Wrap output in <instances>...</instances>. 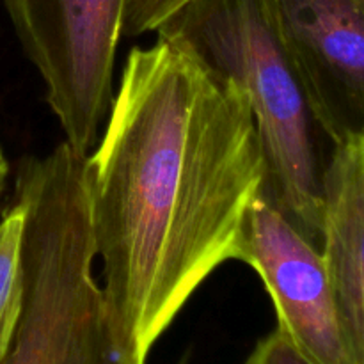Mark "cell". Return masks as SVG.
<instances>
[{
  "label": "cell",
  "mask_w": 364,
  "mask_h": 364,
  "mask_svg": "<svg viewBox=\"0 0 364 364\" xmlns=\"http://www.w3.org/2000/svg\"><path fill=\"white\" fill-rule=\"evenodd\" d=\"M95 153L89 220L114 345L146 364L194 291L238 259L265 164L244 89L178 41L134 46Z\"/></svg>",
  "instance_id": "6da1fadb"
},
{
  "label": "cell",
  "mask_w": 364,
  "mask_h": 364,
  "mask_svg": "<svg viewBox=\"0 0 364 364\" xmlns=\"http://www.w3.org/2000/svg\"><path fill=\"white\" fill-rule=\"evenodd\" d=\"M247 95L262 146L267 203L322 249L323 174L333 142L284 50L270 0H188L156 28Z\"/></svg>",
  "instance_id": "7a4b0ae2"
},
{
  "label": "cell",
  "mask_w": 364,
  "mask_h": 364,
  "mask_svg": "<svg viewBox=\"0 0 364 364\" xmlns=\"http://www.w3.org/2000/svg\"><path fill=\"white\" fill-rule=\"evenodd\" d=\"M85 156L60 142L18 167L23 304L0 364H127L114 345L85 188Z\"/></svg>",
  "instance_id": "3957f363"
},
{
  "label": "cell",
  "mask_w": 364,
  "mask_h": 364,
  "mask_svg": "<svg viewBox=\"0 0 364 364\" xmlns=\"http://www.w3.org/2000/svg\"><path fill=\"white\" fill-rule=\"evenodd\" d=\"M73 151L87 155L112 103L124 0H2Z\"/></svg>",
  "instance_id": "277c9868"
},
{
  "label": "cell",
  "mask_w": 364,
  "mask_h": 364,
  "mask_svg": "<svg viewBox=\"0 0 364 364\" xmlns=\"http://www.w3.org/2000/svg\"><path fill=\"white\" fill-rule=\"evenodd\" d=\"M238 262L262 277L277 329L304 358L313 364H364L345 334L320 251L262 194L245 217Z\"/></svg>",
  "instance_id": "5b68a950"
},
{
  "label": "cell",
  "mask_w": 364,
  "mask_h": 364,
  "mask_svg": "<svg viewBox=\"0 0 364 364\" xmlns=\"http://www.w3.org/2000/svg\"><path fill=\"white\" fill-rule=\"evenodd\" d=\"M284 50L333 144L364 135V0H270Z\"/></svg>",
  "instance_id": "8992f818"
},
{
  "label": "cell",
  "mask_w": 364,
  "mask_h": 364,
  "mask_svg": "<svg viewBox=\"0 0 364 364\" xmlns=\"http://www.w3.org/2000/svg\"><path fill=\"white\" fill-rule=\"evenodd\" d=\"M364 135L336 142L323 174L322 255L352 348L364 361Z\"/></svg>",
  "instance_id": "52a82bcc"
},
{
  "label": "cell",
  "mask_w": 364,
  "mask_h": 364,
  "mask_svg": "<svg viewBox=\"0 0 364 364\" xmlns=\"http://www.w3.org/2000/svg\"><path fill=\"white\" fill-rule=\"evenodd\" d=\"M25 208L16 199L0 220V358L6 352L23 304Z\"/></svg>",
  "instance_id": "ba28073f"
},
{
  "label": "cell",
  "mask_w": 364,
  "mask_h": 364,
  "mask_svg": "<svg viewBox=\"0 0 364 364\" xmlns=\"http://www.w3.org/2000/svg\"><path fill=\"white\" fill-rule=\"evenodd\" d=\"M188 0H124L121 38H139L155 32L174 11Z\"/></svg>",
  "instance_id": "9c48e42d"
},
{
  "label": "cell",
  "mask_w": 364,
  "mask_h": 364,
  "mask_svg": "<svg viewBox=\"0 0 364 364\" xmlns=\"http://www.w3.org/2000/svg\"><path fill=\"white\" fill-rule=\"evenodd\" d=\"M242 364H313L295 348V345L276 329L256 343Z\"/></svg>",
  "instance_id": "30bf717a"
},
{
  "label": "cell",
  "mask_w": 364,
  "mask_h": 364,
  "mask_svg": "<svg viewBox=\"0 0 364 364\" xmlns=\"http://www.w3.org/2000/svg\"><path fill=\"white\" fill-rule=\"evenodd\" d=\"M7 174H9V167H0V196L4 194V188H6Z\"/></svg>",
  "instance_id": "8fae6325"
},
{
  "label": "cell",
  "mask_w": 364,
  "mask_h": 364,
  "mask_svg": "<svg viewBox=\"0 0 364 364\" xmlns=\"http://www.w3.org/2000/svg\"><path fill=\"white\" fill-rule=\"evenodd\" d=\"M0 167H9V164H7L6 156H4V151H2V148H0Z\"/></svg>",
  "instance_id": "7c38bea8"
}]
</instances>
